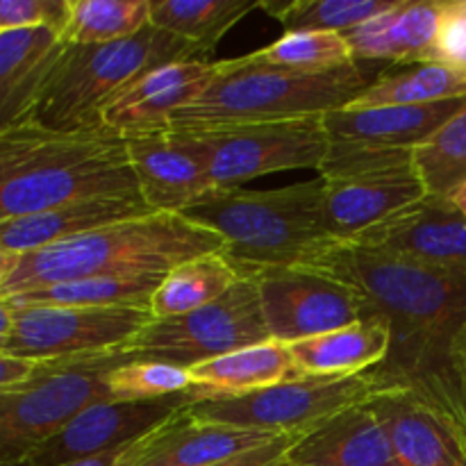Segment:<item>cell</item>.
Listing matches in <instances>:
<instances>
[{
	"label": "cell",
	"instance_id": "obj_1",
	"mask_svg": "<svg viewBox=\"0 0 466 466\" xmlns=\"http://www.w3.org/2000/svg\"><path fill=\"white\" fill-rule=\"evenodd\" d=\"M353 287L390 326V353L371 369L444 423L466 458V276L330 244L303 264Z\"/></svg>",
	"mask_w": 466,
	"mask_h": 466
},
{
	"label": "cell",
	"instance_id": "obj_2",
	"mask_svg": "<svg viewBox=\"0 0 466 466\" xmlns=\"http://www.w3.org/2000/svg\"><path fill=\"white\" fill-rule=\"evenodd\" d=\"M96 196L141 198L123 137L35 123L0 130V221Z\"/></svg>",
	"mask_w": 466,
	"mask_h": 466
},
{
	"label": "cell",
	"instance_id": "obj_3",
	"mask_svg": "<svg viewBox=\"0 0 466 466\" xmlns=\"http://www.w3.org/2000/svg\"><path fill=\"white\" fill-rule=\"evenodd\" d=\"M223 248L221 237L182 214L153 212L21 255L0 296L14 299L86 278L167 276L187 259Z\"/></svg>",
	"mask_w": 466,
	"mask_h": 466
},
{
	"label": "cell",
	"instance_id": "obj_4",
	"mask_svg": "<svg viewBox=\"0 0 466 466\" xmlns=\"http://www.w3.org/2000/svg\"><path fill=\"white\" fill-rule=\"evenodd\" d=\"M323 180L280 189L214 187L182 217L218 235L223 258L241 278L303 267L332 244L321 221Z\"/></svg>",
	"mask_w": 466,
	"mask_h": 466
},
{
	"label": "cell",
	"instance_id": "obj_5",
	"mask_svg": "<svg viewBox=\"0 0 466 466\" xmlns=\"http://www.w3.org/2000/svg\"><path fill=\"white\" fill-rule=\"evenodd\" d=\"M380 71L367 62L323 73L259 66L241 55L214 62V76L203 94L173 114L168 130L276 123L303 116H323L362 96Z\"/></svg>",
	"mask_w": 466,
	"mask_h": 466
},
{
	"label": "cell",
	"instance_id": "obj_6",
	"mask_svg": "<svg viewBox=\"0 0 466 466\" xmlns=\"http://www.w3.org/2000/svg\"><path fill=\"white\" fill-rule=\"evenodd\" d=\"M205 59L196 46L155 25L112 44H64L50 68L27 123L62 132L107 130L103 114L153 68Z\"/></svg>",
	"mask_w": 466,
	"mask_h": 466
},
{
	"label": "cell",
	"instance_id": "obj_7",
	"mask_svg": "<svg viewBox=\"0 0 466 466\" xmlns=\"http://www.w3.org/2000/svg\"><path fill=\"white\" fill-rule=\"evenodd\" d=\"M127 362L118 350L39 362L25 380L0 390V466L27 462L80 410L112 399L107 373ZM114 400V399H112Z\"/></svg>",
	"mask_w": 466,
	"mask_h": 466
},
{
	"label": "cell",
	"instance_id": "obj_8",
	"mask_svg": "<svg viewBox=\"0 0 466 466\" xmlns=\"http://www.w3.org/2000/svg\"><path fill=\"white\" fill-rule=\"evenodd\" d=\"M412 153L328 146L319 177L323 180V230L332 244L353 241L428 194Z\"/></svg>",
	"mask_w": 466,
	"mask_h": 466
},
{
	"label": "cell",
	"instance_id": "obj_9",
	"mask_svg": "<svg viewBox=\"0 0 466 466\" xmlns=\"http://www.w3.org/2000/svg\"><path fill=\"white\" fill-rule=\"evenodd\" d=\"M173 132L203 164L212 187H239L250 177L296 168L319 171L330 146L323 116Z\"/></svg>",
	"mask_w": 466,
	"mask_h": 466
},
{
	"label": "cell",
	"instance_id": "obj_10",
	"mask_svg": "<svg viewBox=\"0 0 466 466\" xmlns=\"http://www.w3.org/2000/svg\"><path fill=\"white\" fill-rule=\"evenodd\" d=\"M258 287L241 278L214 303L171 319H150L118 353L127 360L196 367L268 341Z\"/></svg>",
	"mask_w": 466,
	"mask_h": 466
},
{
	"label": "cell",
	"instance_id": "obj_11",
	"mask_svg": "<svg viewBox=\"0 0 466 466\" xmlns=\"http://www.w3.org/2000/svg\"><path fill=\"white\" fill-rule=\"evenodd\" d=\"M387 394L371 373L350 378H291L241 396H203L187 405L196 419L248 431L296 435L344 410Z\"/></svg>",
	"mask_w": 466,
	"mask_h": 466
},
{
	"label": "cell",
	"instance_id": "obj_12",
	"mask_svg": "<svg viewBox=\"0 0 466 466\" xmlns=\"http://www.w3.org/2000/svg\"><path fill=\"white\" fill-rule=\"evenodd\" d=\"M153 319L148 308H82L32 305L16 308L3 355L30 362L82 358L121 350Z\"/></svg>",
	"mask_w": 466,
	"mask_h": 466
},
{
	"label": "cell",
	"instance_id": "obj_13",
	"mask_svg": "<svg viewBox=\"0 0 466 466\" xmlns=\"http://www.w3.org/2000/svg\"><path fill=\"white\" fill-rule=\"evenodd\" d=\"M255 282L268 337L296 344L369 317L362 296L346 282L308 267L271 268Z\"/></svg>",
	"mask_w": 466,
	"mask_h": 466
},
{
	"label": "cell",
	"instance_id": "obj_14",
	"mask_svg": "<svg viewBox=\"0 0 466 466\" xmlns=\"http://www.w3.org/2000/svg\"><path fill=\"white\" fill-rule=\"evenodd\" d=\"M198 400L196 390L155 400H98L76 414L57 435L27 458V466H66L123 449Z\"/></svg>",
	"mask_w": 466,
	"mask_h": 466
},
{
	"label": "cell",
	"instance_id": "obj_15",
	"mask_svg": "<svg viewBox=\"0 0 466 466\" xmlns=\"http://www.w3.org/2000/svg\"><path fill=\"white\" fill-rule=\"evenodd\" d=\"M346 244L466 276V214L444 196L426 194Z\"/></svg>",
	"mask_w": 466,
	"mask_h": 466
},
{
	"label": "cell",
	"instance_id": "obj_16",
	"mask_svg": "<svg viewBox=\"0 0 466 466\" xmlns=\"http://www.w3.org/2000/svg\"><path fill=\"white\" fill-rule=\"evenodd\" d=\"M280 435L196 419L185 408L127 444L121 466H209L259 449Z\"/></svg>",
	"mask_w": 466,
	"mask_h": 466
},
{
	"label": "cell",
	"instance_id": "obj_17",
	"mask_svg": "<svg viewBox=\"0 0 466 466\" xmlns=\"http://www.w3.org/2000/svg\"><path fill=\"white\" fill-rule=\"evenodd\" d=\"M464 98L426 105L341 107L323 114L328 144L337 148L414 150L426 144L446 121L462 112Z\"/></svg>",
	"mask_w": 466,
	"mask_h": 466
},
{
	"label": "cell",
	"instance_id": "obj_18",
	"mask_svg": "<svg viewBox=\"0 0 466 466\" xmlns=\"http://www.w3.org/2000/svg\"><path fill=\"white\" fill-rule=\"evenodd\" d=\"M214 76V62L187 59L153 68L118 96L103 114V126L118 137L164 132L173 114L198 98Z\"/></svg>",
	"mask_w": 466,
	"mask_h": 466
},
{
	"label": "cell",
	"instance_id": "obj_19",
	"mask_svg": "<svg viewBox=\"0 0 466 466\" xmlns=\"http://www.w3.org/2000/svg\"><path fill=\"white\" fill-rule=\"evenodd\" d=\"M141 200L153 212L182 214L214 189L203 164L173 130L126 137Z\"/></svg>",
	"mask_w": 466,
	"mask_h": 466
},
{
	"label": "cell",
	"instance_id": "obj_20",
	"mask_svg": "<svg viewBox=\"0 0 466 466\" xmlns=\"http://www.w3.org/2000/svg\"><path fill=\"white\" fill-rule=\"evenodd\" d=\"M446 0H396L387 12L344 32L355 62H435Z\"/></svg>",
	"mask_w": 466,
	"mask_h": 466
},
{
	"label": "cell",
	"instance_id": "obj_21",
	"mask_svg": "<svg viewBox=\"0 0 466 466\" xmlns=\"http://www.w3.org/2000/svg\"><path fill=\"white\" fill-rule=\"evenodd\" d=\"M287 466H399L371 405H355L300 432Z\"/></svg>",
	"mask_w": 466,
	"mask_h": 466
},
{
	"label": "cell",
	"instance_id": "obj_22",
	"mask_svg": "<svg viewBox=\"0 0 466 466\" xmlns=\"http://www.w3.org/2000/svg\"><path fill=\"white\" fill-rule=\"evenodd\" d=\"M146 214H153V209L141 198L96 196V198L71 200L46 212L0 221V246L16 255H25Z\"/></svg>",
	"mask_w": 466,
	"mask_h": 466
},
{
	"label": "cell",
	"instance_id": "obj_23",
	"mask_svg": "<svg viewBox=\"0 0 466 466\" xmlns=\"http://www.w3.org/2000/svg\"><path fill=\"white\" fill-rule=\"evenodd\" d=\"M62 48L48 27L0 32V130L27 123Z\"/></svg>",
	"mask_w": 466,
	"mask_h": 466
},
{
	"label": "cell",
	"instance_id": "obj_24",
	"mask_svg": "<svg viewBox=\"0 0 466 466\" xmlns=\"http://www.w3.org/2000/svg\"><path fill=\"white\" fill-rule=\"evenodd\" d=\"M299 376L350 378L376 369L390 353V326L378 314L326 335L289 344Z\"/></svg>",
	"mask_w": 466,
	"mask_h": 466
},
{
	"label": "cell",
	"instance_id": "obj_25",
	"mask_svg": "<svg viewBox=\"0 0 466 466\" xmlns=\"http://www.w3.org/2000/svg\"><path fill=\"white\" fill-rule=\"evenodd\" d=\"M399 466H466L449 428L403 391H387L369 400Z\"/></svg>",
	"mask_w": 466,
	"mask_h": 466
},
{
	"label": "cell",
	"instance_id": "obj_26",
	"mask_svg": "<svg viewBox=\"0 0 466 466\" xmlns=\"http://www.w3.org/2000/svg\"><path fill=\"white\" fill-rule=\"evenodd\" d=\"M187 371H189L191 387L198 399L250 394V391L267 390V387L299 378L289 346L273 339L196 364Z\"/></svg>",
	"mask_w": 466,
	"mask_h": 466
},
{
	"label": "cell",
	"instance_id": "obj_27",
	"mask_svg": "<svg viewBox=\"0 0 466 466\" xmlns=\"http://www.w3.org/2000/svg\"><path fill=\"white\" fill-rule=\"evenodd\" d=\"M241 280L223 253L187 259L167 273L150 300L153 319H171L189 314L221 299Z\"/></svg>",
	"mask_w": 466,
	"mask_h": 466
},
{
	"label": "cell",
	"instance_id": "obj_28",
	"mask_svg": "<svg viewBox=\"0 0 466 466\" xmlns=\"http://www.w3.org/2000/svg\"><path fill=\"white\" fill-rule=\"evenodd\" d=\"M253 9H259L258 0H150V25L212 55L223 35Z\"/></svg>",
	"mask_w": 466,
	"mask_h": 466
},
{
	"label": "cell",
	"instance_id": "obj_29",
	"mask_svg": "<svg viewBox=\"0 0 466 466\" xmlns=\"http://www.w3.org/2000/svg\"><path fill=\"white\" fill-rule=\"evenodd\" d=\"M466 96V68L441 62L414 64L408 71H385L349 107L426 105Z\"/></svg>",
	"mask_w": 466,
	"mask_h": 466
},
{
	"label": "cell",
	"instance_id": "obj_30",
	"mask_svg": "<svg viewBox=\"0 0 466 466\" xmlns=\"http://www.w3.org/2000/svg\"><path fill=\"white\" fill-rule=\"evenodd\" d=\"M164 276H114L64 282L14 296L16 308L32 305H82V308H148Z\"/></svg>",
	"mask_w": 466,
	"mask_h": 466
},
{
	"label": "cell",
	"instance_id": "obj_31",
	"mask_svg": "<svg viewBox=\"0 0 466 466\" xmlns=\"http://www.w3.org/2000/svg\"><path fill=\"white\" fill-rule=\"evenodd\" d=\"M150 25V0H71L64 44H112Z\"/></svg>",
	"mask_w": 466,
	"mask_h": 466
},
{
	"label": "cell",
	"instance_id": "obj_32",
	"mask_svg": "<svg viewBox=\"0 0 466 466\" xmlns=\"http://www.w3.org/2000/svg\"><path fill=\"white\" fill-rule=\"evenodd\" d=\"M244 57L250 64H259V66L289 68V71L305 73L335 71V68L355 64L353 50H350L344 35L317 30L285 32L271 46L244 55Z\"/></svg>",
	"mask_w": 466,
	"mask_h": 466
},
{
	"label": "cell",
	"instance_id": "obj_33",
	"mask_svg": "<svg viewBox=\"0 0 466 466\" xmlns=\"http://www.w3.org/2000/svg\"><path fill=\"white\" fill-rule=\"evenodd\" d=\"M396 0H259V9L285 25V32H344L387 12Z\"/></svg>",
	"mask_w": 466,
	"mask_h": 466
},
{
	"label": "cell",
	"instance_id": "obj_34",
	"mask_svg": "<svg viewBox=\"0 0 466 466\" xmlns=\"http://www.w3.org/2000/svg\"><path fill=\"white\" fill-rule=\"evenodd\" d=\"M414 168L431 196L451 198L466 185V107L414 148Z\"/></svg>",
	"mask_w": 466,
	"mask_h": 466
},
{
	"label": "cell",
	"instance_id": "obj_35",
	"mask_svg": "<svg viewBox=\"0 0 466 466\" xmlns=\"http://www.w3.org/2000/svg\"><path fill=\"white\" fill-rule=\"evenodd\" d=\"M107 387L114 400H155L191 391V378L185 367L153 360H127L107 373Z\"/></svg>",
	"mask_w": 466,
	"mask_h": 466
},
{
	"label": "cell",
	"instance_id": "obj_36",
	"mask_svg": "<svg viewBox=\"0 0 466 466\" xmlns=\"http://www.w3.org/2000/svg\"><path fill=\"white\" fill-rule=\"evenodd\" d=\"M71 0H0V32L48 27L62 39Z\"/></svg>",
	"mask_w": 466,
	"mask_h": 466
},
{
	"label": "cell",
	"instance_id": "obj_37",
	"mask_svg": "<svg viewBox=\"0 0 466 466\" xmlns=\"http://www.w3.org/2000/svg\"><path fill=\"white\" fill-rule=\"evenodd\" d=\"M435 62L466 68V0H446Z\"/></svg>",
	"mask_w": 466,
	"mask_h": 466
},
{
	"label": "cell",
	"instance_id": "obj_38",
	"mask_svg": "<svg viewBox=\"0 0 466 466\" xmlns=\"http://www.w3.org/2000/svg\"><path fill=\"white\" fill-rule=\"evenodd\" d=\"M299 435L300 432H296V435H280L278 440L268 441V444L259 446V449L209 466H287V453H289L291 444H294Z\"/></svg>",
	"mask_w": 466,
	"mask_h": 466
},
{
	"label": "cell",
	"instance_id": "obj_39",
	"mask_svg": "<svg viewBox=\"0 0 466 466\" xmlns=\"http://www.w3.org/2000/svg\"><path fill=\"white\" fill-rule=\"evenodd\" d=\"M39 362H30V360L9 358V355H0V390L16 382L25 380L36 371Z\"/></svg>",
	"mask_w": 466,
	"mask_h": 466
},
{
	"label": "cell",
	"instance_id": "obj_40",
	"mask_svg": "<svg viewBox=\"0 0 466 466\" xmlns=\"http://www.w3.org/2000/svg\"><path fill=\"white\" fill-rule=\"evenodd\" d=\"M18 259H21V255L12 253V250H7L5 246H0V294H3L5 285H7V280L12 278V273L16 271Z\"/></svg>",
	"mask_w": 466,
	"mask_h": 466
},
{
	"label": "cell",
	"instance_id": "obj_41",
	"mask_svg": "<svg viewBox=\"0 0 466 466\" xmlns=\"http://www.w3.org/2000/svg\"><path fill=\"white\" fill-rule=\"evenodd\" d=\"M14 319H16V305L0 296V341L9 337L14 328Z\"/></svg>",
	"mask_w": 466,
	"mask_h": 466
},
{
	"label": "cell",
	"instance_id": "obj_42",
	"mask_svg": "<svg viewBox=\"0 0 466 466\" xmlns=\"http://www.w3.org/2000/svg\"><path fill=\"white\" fill-rule=\"evenodd\" d=\"M123 449H126V446H123ZM123 449L109 451V453H103V455H94V458H86V460H77V462H71L66 466H121Z\"/></svg>",
	"mask_w": 466,
	"mask_h": 466
},
{
	"label": "cell",
	"instance_id": "obj_43",
	"mask_svg": "<svg viewBox=\"0 0 466 466\" xmlns=\"http://www.w3.org/2000/svg\"><path fill=\"white\" fill-rule=\"evenodd\" d=\"M451 198H453L455 205H458V208L462 209V212L466 214V185H464L460 191H455V194L451 196Z\"/></svg>",
	"mask_w": 466,
	"mask_h": 466
},
{
	"label": "cell",
	"instance_id": "obj_44",
	"mask_svg": "<svg viewBox=\"0 0 466 466\" xmlns=\"http://www.w3.org/2000/svg\"><path fill=\"white\" fill-rule=\"evenodd\" d=\"M7 466H27L25 462H23V464H7Z\"/></svg>",
	"mask_w": 466,
	"mask_h": 466
},
{
	"label": "cell",
	"instance_id": "obj_45",
	"mask_svg": "<svg viewBox=\"0 0 466 466\" xmlns=\"http://www.w3.org/2000/svg\"><path fill=\"white\" fill-rule=\"evenodd\" d=\"M0 355H3V341H0Z\"/></svg>",
	"mask_w": 466,
	"mask_h": 466
}]
</instances>
